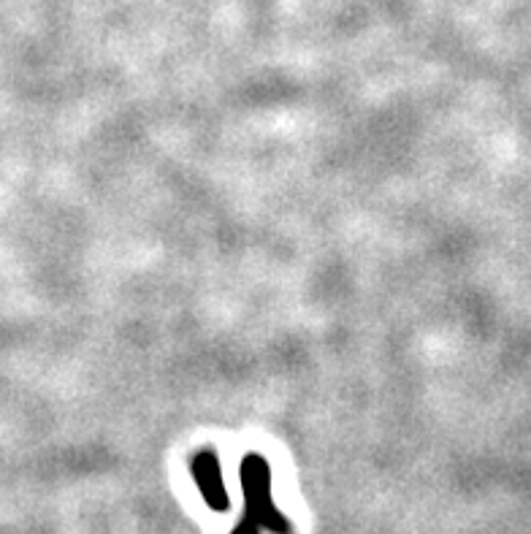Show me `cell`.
Listing matches in <instances>:
<instances>
[{
	"instance_id": "obj_1",
	"label": "cell",
	"mask_w": 531,
	"mask_h": 534,
	"mask_svg": "<svg viewBox=\"0 0 531 534\" xmlns=\"http://www.w3.org/2000/svg\"><path fill=\"white\" fill-rule=\"evenodd\" d=\"M242 488L247 518L274 534H290V524L271 499V469L261 456H247L242 461Z\"/></svg>"
},
{
	"instance_id": "obj_2",
	"label": "cell",
	"mask_w": 531,
	"mask_h": 534,
	"mask_svg": "<svg viewBox=\"0 0 531 534\" xmlns=\"http://www.w3.org/2000/svg\"><path fill=\"white\" fill-rule=\"evenodd\" d=\"M193 480H196L198 491L204 494L206 505L212 510H225L228 507V491H225L223 472H220V461L215 453H198L193 459Z\"/></svg>"
},
{
	"instance_id": "obj_3",
	"label": "cell",
	"mask_w": 531,
	"mask_h": 534,
	"mask_svg": "<svg viewBox=\"0 0 531 534\" xmlns=\"http://www.w3.org/2000/svg\"><path fill=\"white\" fill-rule=\"evenodd\" d=\"M258 529H261V526L255 524L252 518H244L242 524L233 529V534H258Z\"/></svg>"
}]
</instances>
